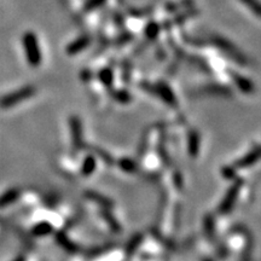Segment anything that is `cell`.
<instances>
[{"label": "cell", "mask_w": 261, "mask_h": 261, "mask_svg": "<svg viewBox=\"0 0 261 261\" xmlns=\"http://www.w3.org/2000/svg\"><path fill=\"white\" fill-rule=\"evenodd\" d=\"M105 1L106 0H87L86 4L84 5V11L85 12H91V11L101 7Z\"/></svg>", "instance_id": "2e32d148"}, {"label": "cell", "mask_w": 261, "mask_h": 261, "mask_svg": "<svg viewBox=\"0 0 261 261\" xmlns=\"http://www.w3.org/2000/svg\"><path fill=\"white\" fill-rule=\"evenodd\" d=\"M231 76L233 81H235L236 86L238 87V90H241L242 92L244 93L253 92V90H254V85H253V82L249 80V79L244 78L243 75L236 73V71H231Z\"/></svg>", "instance_id": "52a82bcc"}, {"label": "cell", "mask_w": 261, "mask_h": 261, "mask_svg": "<svg viewBox=\"0 0 261 261\" xmlns=\"http://www.w3.org/2000/svg\"><path fill=\"white\" fill-rule=\"evenodd\" d=\"M158 33H160V26L156 22H150L145 28V37L149 40H154L157 38Z\"/></svg>", "instance_id": "8fae6325"}, {"label": "cell", "mask_w": 261, "mask_h": 261, "mask_svg": "<svg viewBox=\"0 0 261 261\" xmlns=\"http://www.w3.org/2000/svg\"><path fill=\"white\" fill-rule=\"evenodd\" d=\"M237 191H238V185H236L235 188H232L231 190L229 191L226 199L224 200V202H222L221 205V210H229L230 208L232 207L233 202H235L236 197H237Z\"/></svg>", "instance_id": "30bf717a"}, {"label": "cell", "mask_w": 261, "mask_h": 261, "mask_svg": "<svg viewBox=\"0 0 261 261\" xmlns=\"http://www.w3.org/2000/svg\"><path fill=\"white\" fill-rule=\"evenodd\" d=\"M206 261H210V260H206Z\"/></svg>", "instance_id": "d6986e66"}, {"label": "cell", "mask_w": 261, "mask_h": 261, "mask_svg": "<svg viewBox=\"0 0 261 261\" xmlns=\"http://www.w3.org/2000/svg\"><path fill=\"white\" fill-rule=\"evenodd\" d=\"M16 196H17V191H9L6 192V194L4 195V196L0 197V206H4V205H7V203L13 201V200L16 199Z\"/></svg>", "instance_id": "e0dca14e"}, {"label": "cell", "mask_w": 261, "mask_h": 261, "mask_svg": "<svg viewBox=\"0 0 261 261\" xmlns=\"http://www.w3.org/2000/svg\"><path fill=\"white\" fill-rule=\"evenodd\" d=\"M35 93L34 86H24L20 90H16L13 92L7 93L6 96L0 100V106L1 108H11V106L16 105V104L21 103V102L28 100Z\"/></svg>", "instance_id": "7a4b0ae2"}, {"label": "cell", "mask_w": 261, "mask_h": 261, "mask_svg": "<svg viewBox=\"0 0 261 261\" xmlns=\"http://www.w3.org/2000/svg\"><path fill=\"white\" fill-rule=\"evenodd\" d=\"M98 79L106 89H111L112 82H114V71L110 68H104L98 73Z\"/></svg>", "instance_id": "ba28073f"}, {"label": "cell", "mask_w": 261, "mask_h": 261, "mask_svg": "<svg viewBox=\"0 0 261 261\" xmlns=\"http://www.w3.org/2000/svg\"><path fill=\"white\" fill-rule=\"evenodd\" d=\"M213 43L215 44L221 51L226 52V53L229 54V56H231L233 59L237 60L238 63H244V57L242 56L241 52L238 51L229 40H226L225 38L221 37H213Z\"/></svg>", "instance_id": "3957f363"}, {"label": "cell", "mask_w": 261, "mask_h": 261, "mask_svg": "<svg viewBox=\"0 0 261 261\" xmlns=\"http://www.w3.org/2000/svg\"><path fill=\"white\" fill-rule=\"evenodd\" d=\"M258 155H259V151L258 149L255 151H253V153H249L248 155L246 156V157L241 158L240 161L237 162V167H246V166H251V164L254 163L255 161L258 160Z\"/></svg>", "instance_id": "7c38bea8"}, {"label": "cell", "mask_w": 261, "mask_h": 261, "mask_svg": "<svg viewBox=\"0 0 261 261\" xmlns=\"http://www.w3.org/2000/svg\"><path fill=\"white\" fill-rule=\"evenodd\" d=\"M70 130H71V134H73L74 147L79 148L82 141V127H81V121L79 117L76 116L70 117Z\"/></svg>", "instance_id": "8992f818"}, {"label": "cell", "mask_w": 261, "mask_h": 261, "mask_svg": "<svg viewBox=\"0 0 261 261\" xmlns=\"http://www.w3.org/2000/svg\"><path fill=\"white\" fill-rule=\"evenodd\" d=\"M95 158H93L92 156H89V157L85 158L84 164H82V173H84V175H90L91 173L95 171Z\"/></svg>", "instance_id": "4fadbf2b"}, {"label": "cell", "mask_w": 261, "mask_h": 261, "mask_svg": "<svg viewBox=\"0 0 261 261\" xmlns=\"http://www.w3.org/2000/svg\"><path fill=\"white\" fill-rule=\"evenodd\" d=\"M114 98L120 103H128L132 100V96L126 90H117L114 92Z\"/></svg>", "instance_id": "9a60e30c"}, {"label": "cell", "mask_w": 261, "mask_h": 261, "mask_svg": "<svg viewBox=\"0 0 261 261\" xmlns=\"http://www.w3.org/2000/svg\"><path fill=\"white\" fill-rule=\"evenodd\" d=\"M151 90H153V92L156 93L162 101L166 102L167 104H169V105L172 106L177 105V100H175L174 92H173L171 87H169L166 82H158V84L151 86Z\"/></svg>", "instance_id": "277c9868"}, {"label": "cell", "mask_w": 261, "mask_h": 261, "mask_svg": "<svg viewBox=\"0 0 261 261\" xmlns=\"http://www.w3.org/2000/svg\"><path fill=\"white\" fill-rule=\"evenodd\" d=\"M91 41H92L91 37H89V35H84V37H80L76 40L71 41L69 45L67 46V50L65 51H67V53L70 54V56L78 54L89 48Z\"/></svg>", "instance_id": "5b68a950"}, {"label": "cell", "mask_w": 261, "mask_h": 261, "mask_svg": "<svg viewBox=\"0 0 261 261\" xmlns=\"http://www.w3.org/2000/svg\"><path fill=\"white\" fill-rule=\"evenodd\" d=\"M23 49L24 53H26V58L28 64L32 67H38L41 64L43 60V54H41L39 41H38V37L35 35V33L27 32L23 35Z\"/></svg>", "instance_id": "6da1fadb"}, {"label": "cell", "mask_w": 261, "mask_h": 261, "mask_svg": "<svg viewBox=\"0 0 261 261\" xmlns=\"http://www.w3.org/2000/svg\"><path fill=\"white\" fill-rule=\"evenodd\" d=\"M120 166H121V168L125 169V171H128V172L134 168V163L131 160H128V158H123V160H121Z\"/></svg>", "instance_id": "ac0fdd59"}, {"label": "cell", "mask_w": 261, "mask_h": 261, "mask_svg": "<svg viewBox=\"0 0 261 261\" xmlns=\"http://www.w3.org/2000/svg\"><path fill=\"white\" fill-rule=\"evenodd\" d=\"M200 144V137L196 131H191L189 134V151H190L191 156H196L197 151H199Z\"/></svg>", "instance_id": "9c48e42d"}, {"label": "cell", "mask_w": 261, "mask_h": 261, "mask_svg": "<svg viewBox=\"0 0 261 261\" xmlns=\"http://www.w3.org/2000/svg\"><path fill=\"white\" fill-rule=\"evenodd\" d=\"M240 1L243 2V4L246 5L252 12H254V15L257 16V17H259L261 10H260V4L258 0H240Z\"/></svg>", "instance_id": "5bb4252c"}]
</instances>
